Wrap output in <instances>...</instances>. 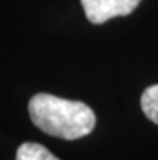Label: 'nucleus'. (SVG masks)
Returning a JSON list of instances; mask_svg holds the SVG:
<instances>
[{"label":"nucleus","instance_id":"1","mask_svg":"<svg viewBox=\"0 0 158 160\" xmlns=\"http://www.w3.org/2000/svg\"><path fill=\"white\" fill-rule=\"evenodd\" d=\"M31 121L45 134L74 141L92 133L95 113L87 103L61 99L52 94H36L29 100Z\"/></svg>","mask_w":158,"mask_h":160},{"label":"nucleus","instance_id":"3","mask_svg":"<svg viewBox=\"0 0 158 160\" xmlns=\"http://www.w3.org/2000/svg\"><path fill=\"white\" fill-rule=\"evenodd\" d=\"M16 160H60L47 147L36 142H24L16 150Z\"/></svg>","mask_w":158,"mask_h":160},{"label":"nucleus","instance_id":"2","mask_svg":"<svg viewBox=\"0 0 158 160\" xmlns=\"http://www.w3.org/2000/svg\"><path fill=\"white\" fill-rule=\"evenodd\" d=\"M141 0H81L86 18L92 24H102L115 16L132 13Z\"/></svg>","mask_w":158,"mask_h":160},{"label":"nucleus","instance_id":"4","mask_svg":"<svg viewBox=\"0 0 158 160\" xmlns=\"http://www.w3.org/2000/svg\"><path fill=\"white\" fill-rule=\"evenodd\" d=\"M141 107L145 117L152 123L158 125V84H152L142 92Z\"/></svg>","mask_w":158,"mask_h":160}]
</instances>
